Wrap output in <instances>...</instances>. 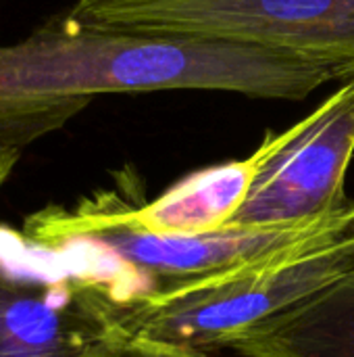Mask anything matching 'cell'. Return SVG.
<instances>
[{
	"instance_id": "cell-10",
	"label": "cell",
	"mask_w": 354,
	"mask_h": 357,
	"mask_svg": "<svg viewBox=\"0 0 354 357\" xmlns=\"http://www.w3.org/2000/svg\"><path fill=\"white\" fill-rule=\"evenodd\" d=\"M19 155H21V153H17V151L2 149V146H0V188H2L4 182L10 178V174H13V169H15V165H17V161H19Z\"/></svg>"
},
{
	"instance_id": "cell-8",
	"label": "cell",
	"mask_w": 354,
	"mask_h": 357,
	"mask_svg": "<svg viewBox=\"0 0 354 357\" xmlns=\"http://www.w3.org/2000/svg\"><path fill=\"white\" fill-rule=\"evenodd\" d=\"M252 155L242 161L213 165L177 182L152 203L140 201L131 192L129 215L152 232L194 234L225 228L234 211L244 199Z\"/></svg>"
},
{
	"instance_id": "cell-6",
	"label": "cell",
	"mask_w": 354,
	"mask_h": 357,
	"mask_svg": "<svg viewBox=\"0 0 354 357\" xmlns=\"http://www.w3.org/2000/svg\"><path fill=\"white\" fill-rule=\"evenodd\" d=\"M353 155L354 77L292 128L265 134L225 228H307L353 211L344 190Z\"/></svg>"
},
{
	"instance_id": "cell-2",
	"label": "cell",
	"mask_w": 354,
	"mask_h": 357,
	"mask_svg": "<svg viewBox=\"0 0 354 357\" xmlns=\"http://www.w3.org/2000/svg\"><path fill=\"white\" fill-rule=\"evenodd\" d=\"M353 264L354 230L317 236L204 280L136 291L119 303L121 331L127 339L217 351L227 337L319 293Z\"/></svg>"
},
{
	"instance_id": "cell-5",
	"label": "cell",
	"mask_w": 354,
	"mask_h": 357,
	"mask_svg": "<svg viewBox=\"0 0 354 357\" xmlns=\"http://www.w3.org/2000/svg\"><path fill=\"white\" fill-rule=\"evenodd\" d=\"M75 21L198 36L292 54L354 77V0H75Z\"/></svg>"
},
{
	"instance_id": "cell-3",
	"label": "cell",
	"mask_w": 354,
	"mask_h": 357,
	"mask_svg": "<svg viewBox=\"0 0 354 357\" xmlns=\"http://www.w3.org/2000/svg\"><path fill=\"white\" fill-rule=\"evenodd\" d=\"M129 293L92 253L0 224V357H86L123 341Z\"/></svg>"
},
{
	"instance_id": "cell-4",
	"label": "cell",
	"mask_w": 354,
	"mask_h": 357,
	"mask_svg": "<svg viewBox=\"0 0 354 357\" xmlns=\"http://www.w3.org/2000/svg\"><path fill=\"white\" fill-rule=\"evenodd\" d=\"M134 180L119 176L115 188L81 199L71 209L50 205L25 222V232L46 241L73 243L96 253L123 274L146 276L150 289L204 280L325 234L354 230V209L307 228H217L194 234H165L129 215Z\"/></svg>"
},
{
	"instance_id": "cell-7",
	"label": "cell",
	"mask_w": 354,
	"mask_h": 357,
	"mask_svg": "<svg viewBox=\"0 0 354 357\" xmlns=\"http://www.w3.org/2000/svg\"><path fill=\"white\" fill-rule=\"evenodd\" d=\"M244 357H354V264L296 305L227 337Z\"/></svg>"
},
{
	"instance_id": "cell-9",
	"label": "cell",
	"mask_w": 354,
	"mask_h": 357,
	"mask_svg": "<svg viewBox=\"0 0 354 357\" xmlns=\"http://www.w3.org/2000/svg\"><path fill=\"white\" fill-rule=\"evenodd\" d=\"M86 357H207L202 351L165 345L156 341H144V339H123L113 345H106L92 356Z\"/></svg>"
},
{
	"instance_id": "cell-1",
	"label": "cell",
	"mask_w": 354,
	"mask_h": 357,
	"mask_svg": "<svg viewBox=\"0 0 354 357\" xmlns=\"http://www.w3.org/2000/svg\"><path fill=\"white\" fill-rule=\"evenodd\" d=\"M334 79L321 65L261 46L88 25L63 13L0 44V146L21 153L98 94L221 90L305 100Z\"/></svg>"
}]
</instances>
